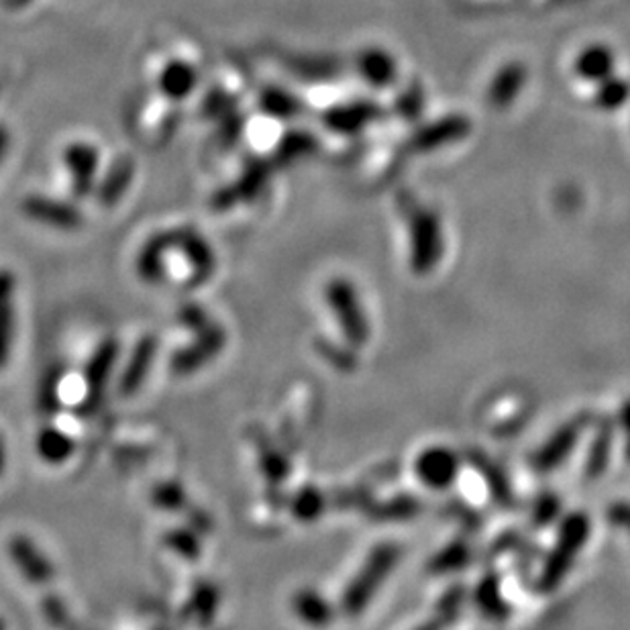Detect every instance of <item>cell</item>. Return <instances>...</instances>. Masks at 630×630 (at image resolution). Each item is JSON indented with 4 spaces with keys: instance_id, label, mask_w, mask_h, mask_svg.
Instances as JSON below:
<instances>
[{
    "instance_id": "3957f363",
    "label": "cell",
    "mask_w": 630,
    "mask_h": 630,
    "mask_svg": "<svg viewBox=\"0 0 630 630\" xmlns=\"http://www.w3.org/2000/svg\"><path fill=\"white\" fill-rule=\"evenodd\" d=\"M329 311L344 333L345 341L353 347H363L370 341V320L365 315L358 288L347 278H333L325 288Z\"/></svg>"
},
{
    "instance_id": "5bb4252c",
    "label": "cell",
    "mask_w": 630,
    "mask_h": 630,
    "mask_svg": "<svg viewBox=\"0 0 630 630\" xmlns=\"http://www.w3.org/2000/svg\"><path fill=\"white\" fill-rule=\"evenodd\" d=\"M15 335V275L0 270V368L7 363Z\"/></svg>"
},
{
    "instance_id": "2e32d148",
    "label": "cell",
    "mask_w": 630,
    "mask_h": 630,
    "mask_svg": "<svg viewBox=\"0 0 630 630\" xmlns=\"http://www.w3.org/2000/svg\"><path fill=\"white\" fill-rule=\"evenodd\" d=\"M172 239L173 244L184 251V256L196 272L201 275H211L213 266H215V256H213L211 245L206 244L199 233L178 230V233H172Z\"/></svg>"
},
{
    "instance_id": "e0dca14e",
    "label": "cell",
    "mask_w": 630,
    "mask_h": 630,
    "mask_svg": "<svg viewBox=\"0 0 630 630\" xmlns=\"http://www.w3.org/2000/svg\"><path fill=\"white\" fill-rule=\"evenodd\" d=\"M133 172H135V166L130 158L116 159L99 187V199L102 204L106 206L115 204L125 194V190L130 188L131 180H133Z\"/></svg>"
},
{
    "instance_id": "7a4b0ae2",
    "label": "cell",
    "mask_w": 630,
    "mask_h": 630,
    "mask_svg": "<svg viewBox=\"0 0 630 630\" xmlns=\"http://www.w3.org/2000/svg\"><path fill=\"white\" fill-rule=\"evenodd\" d=\"M398 559L401 549L396 544H380L373 549L358 575L349 582V586L345 587L341 606L347 615L358 616L368 608V604L378 594L384 580L394 572Z\"/></svg>"
},
{
    "instance_id": "4fadbf2b",
    "label": "cell",
    "mask_w": 630,
    "mask_h": 630,
    "mask_svg": "<svg viewBox=\"0 0 630 630\" xmlns=\"http://www.w3.org/2000/svg\"><path fill=\"white\" fill-rule=\"evenodd\" d=\"M199 85V72L188 61H170L159 74L158 87L161 94L170 101H184Z\"/></svg>"
},
{
    "instance_id": "ac0fdd59",
    "label": "cell",
    "mask_w": 630,
    "mask_h": 630,
    "mask_svg": "<svg viewBox=\"0 0 630 630\" xmlns=\"http://www.w3.org/2000/svg\"><path fill=\"white\" fill-rule=\"evenodd\" d=\"M270 173H272V166L266 161V159H254L245 166L244 173L241 178L235 182V187L230 188L235 201H249L254 199L256 194H259V190L266 187V182L270 180Z\"/></svg>"
},
{
    "instance_id": "7c38bea8",
    "label": "cell",
    "mask_w": 630,
    "mask_h": 630,
    "mask_svg": "<svg viewBox=\"0 0 630 630\" xmlns=\"http://www.w3.org/2000/svg\"><path fill=\"white\" fill-rule=\"evenodd\" d=\"M573 70L582 80L592 82V85H600L601 80L615 76V52L604 44L587 45L586 49L577 54Z\"/></svg>"
},
{
    "instance_id": "d4e9b609",
    "label": "cell",
    "mask_w": 630,
    "mask_h": 630,
    "mask_svg": "<svg viewBox=\"0 0 630 630\" xmlns=\"http://www.w3.org/2000/svg\"><path fill=\"white\" fill-rule=\"evenodd\" d=\"M299 506L304 508L301 513V516H306L304 520H313V516L318 515L320 508H323V498H320V494L316 490H306V492H302Z\"/></svg>"
},
{
    "instance_id": "6da1fadb",
    "label": "cell",
    "mask_w": 630,
    "mask_h": 630,
    "mask_svg": "<svg viewBox=\"0 0 630 630\" xmlns=\"http://www.w3.org/2000/svg\"><path fill=\"white\" fill-rule=\"evenodd\" d=\"M406 218L410 239V268L418 275H427L443 259L445 235L441 216L423 204H413Z\"/></svg>"
},
{
    "instance_id": "4dcf8cb0",
    "label": "cell",
    "mask_w": 630,
    "mask_h": 630,
    "mask_svg": "<svg viewBox=\"0 0 630 630\" xmlns=\"http://www.w3.org/2000/svg\"><path fill=\"white\" fill-rule=\"evenodd\" d=\"M622 423H625V427L630 430V402L622 408Z\"/></svg>"
},
{
    "instance_id": "f1b7e54d",
    "label": "cell",
    "mask_w": 630,
    "mask_h": 630,
    "mask_svg": "<svg viewBox=\"0 0 630 630\" xmlns=\"http://www.w3.org/2000/svg\"><path fill=\"white\" fill-rule=\"evenodd\" d=\"M7 149H9V133H7L4 127H0V161L4 158Z\"/></svg>"
},
{
    "instance_id": "9a60e30c",
    "label": "cell",
    "mask_w": 630,
    "mask_h": 630,
    "mask_svg": "<svg viewBox=\"0 0 630 630\" xmlns=\"http://www.w3.org/2000/svg\"><path fill=\"white\" fill-rule=\"evenodd\" d=\"M294 612L308 627H329L335 618V610L330 601L320 596L315 589H302L301 594L294 598Z\"/></svg>"
},
{
    "instance_id": "8fae6325",
    "label": "cell",
    "mask_w": 630,
    "mask_h": 630,
    "mask_svg": "<svg viewBox=\"0 0 630 630\" xmlns=\"http://www.w3.org/2000/svg\"><path fill=\"white\" fill-rule=\"evenodd\" d=\"M527 85V68L518 61L502 66L487 88V101L496 109H506L520 97Z\"/></svg>"
},
{
    "instance_id": "8992f818",
    "label": "cell",
    "mask_w": 630,
    "mask_h": 630,
    "mask_svg": "<svg viewBox=\"0 0 630 630\" xmlns=\"http://www.w3.org/2000/svg\"><path fill=\"white\" fill-rule=\"evenodd\" d=\"M470 131H472V123H470L465 116H443V119L432 121L429 125H425V127L415 131L408 145H410L413 151L427 154V151L441 149L445 145L455 144L459 139L468 137Z\"/></svg>"
},
{
    "instance_id": "ba28073f",
    "label": "cell",
    "mask_w": 630,
    "mask_h": 630,
    "mask_svg": "<svg viewBox=\"0 0 630 630\" xmlns=\"http://www.w3.org/2000/svg\"><path fill=\"white\" fill-rule=\"evenodd\" d=\"M380 116H382V106L380 104L370 101H356L333 106L323 116V123L333 133L353 135V133H359V131L370 127Z\"/></svg>"
},
{
    "instance_id": "f546056e",
    "label": "cell",
    "mask_w": 630,
    "mask_h": 630,
    "mask_svg": "<svg viewBox=\"0 0 630 630\" xmlns=\"http://www.w3.org/2000/svg\"><path fill=\"white\" fill-rule=\"evenodd\" d=\"M416 630H443V620H441V618H439V620L435 618V620H430V622L423 625V627H418Z\"/></svg>"
},
{
    "instance_id": "603a6c76",
    "label": "cell",
    "mask_w": 630,
    "mask_h": 630,
    "mask_svg": "<svg viewBox=\"0 0 630 630\" xmlns=\"http://www.w3.org/2000/svg\"><path fill=\"white\" fill-rule=\"evenodd\" d=\"M316 149V139L311 133H302V131H292L288 133L286 137L282 139V144L278 147V158L290 161V159L304 158L308 154H313Z\"/></svg>"
},
{
    "instance_id": "30bf717a",
    "label": "cell",
    "mask_w": 630,
    "mask_h": 630,
    "mask_svg": "<svg viewBox=\"0 0 630 630\" xmlns=\"http://www.w3.org/2000/svg\"><path fill=\"white\" fill-rule=\"evenodd\" d=\"M358 72L368 87L375 90L390 88L398 78V64L394 56L382 47L363 49L358 58Z\"/></svg>"
},
{
    "instance_id": "cb8c5ba5",
    "label": "cell",
    "mask_w": 630,
    "mask_h": 630,
    "mask_svg": "<svg viewBox=\"0 0 630 630\" xmlns=\"http://www.w3.org/2000/svg\"><path fill=\"white\" fill-rule=\"evenodd\" d=\"M423 109H425V92L418 85L406 88L396 99V113L406 121H415L416 116L423 113Z\"/></svg>"
},
{
    "instance_id": "44dd1931",
    "label": "cell",
    "mask_w": 630,
    "mask_h": 630,
    "mask_svg": "<svg viewBox=\"0 0 630 630\" xmlns=\"http://www.w3.org/2000/svg\"><path fill=\"white\" fill-rule=\"evenodd\" d=\"M575 441H577V429L575 427H565V429L559 430L558 435L549 443L544 445L541 453L537 455V468L549 470V468L561 463L565 455H570Z\"/></svg>"
},
{
    "instance_id": "9c48e42d",
    "label": "cell",
    "mask_w": 630,
    "mask_h": 630,
    "mask_svg": "<svg viewBox=\"0 0 630 630\" xmlns=\"http://www.w3.org/2000/svg\"><path fill=\"white\" fill-rule=\"evenodd\" d=\"M23 211L33 221L44 223L54 229L74 230L82 225V215L78 209H74L68 202L49 199V196H40V194L27 196L23 202Z\"/></svg>"
},
{
    "instance_id": "7402d4cb",
    "label": "cell",
    "mask_w": 630,
    "mask_h": 630,
    "mask_svg": "<svg viewBox=\"0 0 630 630\" xmlns=\"http://www.w3.org/2000/svg\"><path fill=\"white\" fill-rule=\"evenodd\" d=\"M477 606L480 610L492 618V620H504L508 616V604L500 596L498 584L492 580H484L482 586L477 589Z\"/></svg>"
},
{
    "instance_id": "484cf974",
    "label": "cell",
    "mask_w": 630,
    "mask_h": 630,
    "mask_svg": "<svg viewBox=\"0 0 630 630\" xmlns=\"http://www.w3.org/2000/svg\"><path fill=\"white\" fill-rule=\"evenodd\" d=\"M610 520L630 530V504H618L610 513Z\"/></svg>"
},
{
    "instance_id": "4316f807",
    "label": "cell",
    "mask_w": 630,
    "mask_h": 630,
    "mask_svg": "<svg viewBox=\"0 0 630 630\" xmlns=\"http://www.w3.org/2000/svg\"><path fill=\"white\" fill-rule=\"evenodd\" d=\"M539 506L543 508V515H539L537 518H541L543 522H547V520H551V518L555 516V513H558L559 502L558 498H553V496H547L544 500H541Z\"/></svg>"
},
{
    "instance_id": "1f68e13d",
    "label": "cell",
    "mask_w": 630,
    "mask_h": 630,
    "mask_svg": "<svg viewBox=\"0 0 630 630\" xmlns=\"http://www.w3.org/2000/svg\"><path fill=\"white\" fill-rule=\"evenodd\" d=\"M0 630H4V625H2V620H0Z\"/></svg>"
},
{
    "instance_id": "d6986e66",
    "label": "cell",
    "mask_w": 630,
    "mask_h": 630,
    "mask_svg": "<svg viewBox=\"0 0 630 630\" xmlns=\"http://www.w3.org/2000/svg\"><path fill=\"white\" fill-rule=\"evenodd\" d=\"M261 111L268 116L280 119V121H290L296 119L302 113V102L299 97H294L292 92H286L282 88H268L263 90L261 99Z\"/></svg>"
},
{
    "instance_id": "277c9868",
    "label": "cell",
    "mask_w": 630,
    "mask_h": 630,
    "mask_svg": "<svg viewBox=\"0 0 630 630\" xmlns=\"http://www.w3.org/2000/svg\"><path fill=\"white\" fill-rule=\"evenodd\" d=\"M589 537V520L586 515H572L565 518L561 525L558 541L549 558L544 561L543 572L539 577L541 589H555L565 577V573L572 570L573 561L580 555L582 547L587 543Z\"/></svg>"
},
{
    "instance_id": "5b68a950",
    "label": "cell",
    "mask_w": 630,
    "mask_h": 630,
    "mask_svg": "<svg viewBox=\"0 0 630 630\" xmlns=\"http://www.w3.org/2000/svg\"><path fill=\"white\" fill-rule=\"evenodd\" d=\"M458 453L447 447H429L415 461L416 477L430 490H447L458 480Z\"/></svg>"
},
{
    "instance_id": "52a82bcc",
    "label": "cell",
    "mask_w": 630,
    "mask_h": 630,
    "mask_svg": "<svg viewBox=\"0 0 630 630\" xmlns=\"http://www.w3.org/2000/svg\"><path fill=\"white\" fill-rule=\"evenodd\" d=\"M64 164L72 180V194L76 199H87L97 187V173L101 164V154L94 145L72 144L64 151Z\"/></svg>"
},
{
    "instance_id": "ffe728a7",
    "label": "cell",
    "mask_w": 630,
    "mask_h": 630,
    "mask_svg": "<svg viewBox=\"0 0 630 630\" xmlns=\"http://www.w3.org/2000/svg\"><path fill=\"white\" fill-rule=\"evenodd\" d=\"M596 94H594V102L596 106L604 111V113H615L618 109H622L630 99V82L620 78V76H610L606 80H601L600 85H596Z\"/></svg>"
},
{
    "instance_id": "83f0119b",
    "label": "cell",
    "mask_w": 630,
    "mask_h": 630,
    "mask_svg": "<svg viewBox=\"0 0 630 630\" xmlns=\"http://www.w3.org/2000/svg\"><path fill=\"white\" fill-rule=\"evenodd\" d=\"M2 4L7 9H11V11H21V9H25L27 4H31V0H2Z\"/></svg>"
}]
</instances>
